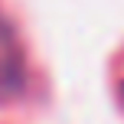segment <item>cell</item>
<instances>
[{"label": "cell", "instance_id": "1", "mask_svg": "<svg viewBox=\"0 0 124 124\" xmlns=\"http://www.w3.org/2000/svg\"><path fill=\"white\" fill-rule=\"evenodd\" d=\"M23 82V52L10 26L0 20V92H16Z\"/></svg>", "mask_w": 124, "mask_h": 124}, {"label": "cell", "instance_id": "2", "mask_svg": "<svg viewBox=\"0 0 124 124\" xmlns=\"http://www.w3.org/2000/svg\"><path fill=\"white\" fill-rule=\"evenodd\" d=\"M121 98H124V85H121Z\"/></svg>", "mask_w": 124, "mask_h": 124}]
</instances>
